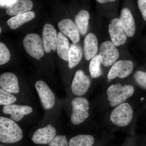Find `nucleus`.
Masks as SVG:
<instances>
[{"label": "nucleus", "mask_w": 146, "mask_h": 146, "mask_svg": "<svg viewBox=\"0 0 146 146\" xmlns=\"http://www.w3.org/2000/svg\"><path fill=\"white\" fill-rule=\"evenodd\" d=\"M23 137V131L14 121L0 117V141L4 143H14Z\"/></svg>", "instance_id": "f257e3e1"}, {"label": "nucleus", "mask_w": 146, "mask_h": 146, "mask_svg": "<svg viewBox=\"0 0 146 146\" xmlns=\"http://www.w3.org/2000/svg\"><path fill=\"white\" fill-rule=\"evenodd\" d=\"M134 91V88L131 85L123 86L118 83L110 86L106 92L110 106L114 107L123 103L131 97Z\"/></svg>", "instance_id": "f03ea898"}, {"label": "nucleus", "mask_w": 146, "mask_h": 146, "mask_svg": "<svg viewBox=\"0 0 146 146\" xmlns=\"http://www.w3.org/2000/svg\"><path fill=\"white\" fill-rule=\"evenodd\" d=\"M24 48L30 56L39 60L44 55L43 41L39 35L30 33L25 36L23 41Z\"/></svg>", "instance_id": "7ed1b4c3"}, {"label": "nucleus", "mask_w": 146, "mask_h": 146, "mask_svg": "<svg viewBox=\"0 0 146 146\" xmlns=\"http://www.w3.org/2000/svg\"><path fill=\"white\" fill-rule=\"evenodd\" d=\"M133 116V110L127 103H123L112 110L110 116L112 122L119 127H125L131 122Z\"/></svg>", "instance_id": "20e7f679"}, {"label": "nucleus", "mask_w": 146, "mask_h": 146, "mask_svg": "<svg viewBox=\"0 0 146 146\" xmlns=\"http://www.w3.org/2000/svg\"><path fill=\"white\" fill-rule=\"evenodd\" d=\"M71 104L72 113L71 119L73 124H79L89 117V103L86 99L75 98L72 100Z\"/></svg>", "instance_id": "39448f33"}, {"label": "nucleus", "mask_w": 146, "mask_h": 146, "mask_svg": "<svg viewBox=\"0 0 146 146\" xmlns=\"http://www.w3.org/2000/svg\"><path fill=\"white\" fill-rule=\"evenodd\" d=\"M99 55L102 64L105 67L113 65L119 57V52L116 46L109 41L101 44Z\"/></svg>", "instance_id": "423d86ee"}, {"label": "nucleus", "mask_w": 146, "mask_h": 146, "mask_svg": "<svg viewBox=\"0 0 146 146\" xmlns=\"http://www.w3.org/2000/svg\"><path fill=\"white\" fill-rule=\"evenodd\" d=\"M133 68V63L131 60H119L115 62L110 68L108 75V78L110 80L117 77L125 78L132 73Z\"/></svg>", "instance_id": "0eeeda50"}, {"label": "nucleus", "mask_w": 146, "mask_h": 146, "mask_svg": "<svg viewBox=\"0 0 146 146\" xmlns=\"http://www.w3.org/2000/svg\"><path fill=\"white\" fill-rule=\"evenodd\" d=\"M35 87L43 108L46 110L52 108L54 105L55 98L47 84L42 80H39L35 83Z\"/></svg>", "instance_id": "6e6552de"}, {"label": "nucleus", "mask_w": 146, "mask_h": 146, "mask_svg": "<svg viewBox=\"0 0 146 146\" xmlns=\"http://www.w3.org/2000/svg\"><path fill=\"white\" fill-rule=\"evenodd\" d=\"M91 79L82 70L76 72L71 85L73 94L78 96H83L87 92L91 85Z\"/></svg>", "instance_id": "1a4fd4ad"}, {"label": "nucleus", "mask_w": 146, "mask_h": 146, "mask_svg": "<svg viewBox=\"0 0 146 146\" xmlns=\"http://www.w3.org/2000/svg\"><path fill=\"white\" fill-rule=\"evenodd\" d=\"M108 31L111 42L116 46L125 44L127 36L124 31L120 19H112L108 26Z\"/></svg>", "instance_id": "9d476101"}, {"label": "nucleus", "mask_w": 146, "mask_h": 146, "mask_svg": "<svg viewBox=\"0 0 146 146\" xmlns=\"http://www.w3.org/2000/svg\"><path fill=\"white\" fill-rule=\"evenodd\" d=\"M42 41L45 51L47 53L52 50L55 52L58 41V35L52 25L46 24L43 28Z\"/></svg>", "instance_id": "9b49d317"}, {"label": "nucleus", "mask_w": 146, "mask_h": 146, "mask_svg": "<svg viewBox=\"0 0 146 146\" xmlns=\"http://www.w3.org/2000/svg\"><path fill=\"white\" fill-rule=\"evenodd\" d=\"M60 32L68 36L73 44H77L80 40V32L75 23L70 19H64L58 24Z\"/></svg>", "instance_id": "f8f14e48"}, {"label": "nucleus", "mask_w": 146, "mask_h": 146, "mask_svg": "<svg viewBox=\"0 0 146 146\" xmlns=\"http://www.w3.org/2000/svg\"><path fill=\"white\" fill-rule=\"evenodd\" d=\"M56 130L51 124L38 129L34 132L32 140L36 144H49L55 137Z\"/></svg>", "instance_id": "ddd939ff"}, {"label": "nucleus", "mask_w": 146, "mask_h": 146, "mask_svg": "<svg viewBox=\"0 0 146 146\" xmlns=\"http://www.w3.org/2000/svg\"><path fill=\"white\" fill-rule=\"evenodd\" d=\"M33 112L30 106L10 104L4 106L3 112L7 115H10V119L14 121H19L25 115H29Z\"/></svg>", "instance_id": "4468645a"}, {"label": "nucleus", "mask_w": 146, "mask_h": 146, "mask_svg": "<svg viewBox=\"0 0 146 146\" xmlns=\"http://www.w3.org/2000/svg\"><path fill=\"white\" fill-rule=\"evenodd\" d=\"M1 89L12 94H17L19 92L18 78L14 74L5 72L0 76Z\"/></svg>", "instance_id": "2eb2a0df"}, {"label": "nucleus", "mask_w": 146, "mask_h": 146, "mask_svg": "<svg viewBox=\"0 0 146 146\" xmlns=\"http://www.w3.org/2000/svg\"><path fill=\"white\" fill-rule=\"evenodd\" d=\"M120 20L125 34L129 37H133L136 31V25L133 15L129 9H122Z\"/></svg>", "instance_id": "dca6fc26"}, {"label": "nucleus", "mask_w": 146, "mask_h": 146, "mask_svg": "<svg viewBox=\"0 0 146 146\" xmlns=\"http://www.w3.org/2000/svg\"><path fill=\"white\" fill-rule=\"evenodd\" d=\"M98 50V40L96 36L92 33L86 35L84 43V54L85 59L91 60L96 55Z\"/></svg>", "instance_id": "f3484780"}, {"label": "nucleus", "mask_w": 146, "mask_h": 146, "mask_svg": "<svg viewBox=\"0 0 146 146\" xmlns=\"http://www.w3.org/2000/svg\"><path fill=\"white\" fill-rule=\"evenodd\" d=\"M33 4L31 0H17L6 7V13L9 16H16L30 11Z\"/></svg>", "instance_id": "a211bd4d"}, {"label": "nucleus", "mask_w": 146, "mask_h": 146, "mask_svg": "<svg viewBox=\"0 0 146 146\" xmlns=\"http://www.w3.org/2000/svg\"><path fill=\"white\" fill-rule=\"evenodd\" d=\"M35 15L33 11L18 14L11 17L7 22V25L11 29H16L27 22L31 21L35 18Z\"/></svg>", "instance_id": "6ab92c4d"}, {"label": "nucleus", "mask_w": 146, "mask_h": 146, "mask_svg": "<svg viewBox=\"0 0 146 146\" xmlns=\"http://www.w3.org/2000/svg\"><path fill=\"white\" fill-rule=\"evenodd\" d=\"M70 47L68 38L60 32L58 33L56 50L58 55L62 60L68 61Z\"/></svg>", "instance_id": "aec40b11"}, {"label": "nucleus", "mask_w": 146, "mask_h": 146, "mask_svg": "<svg viewBox=\"0 0 146 146\" xmlns=\"http://www.w3.org/2000/svg\"><path fill=\"white\" fill-rule=\"evenodd\" d=\"M83 52L81 46L77 44H72L68 55V67L70 69L75 67L81 61Z\"/></svg>", "instance_id": "412c9836"}, {"label": "nucleus", "mask_w": 146, "mask_h": 146, "mask_svg": "<svg viewBox=\"0 0 146 146\" xmlns=\"http://www.w3.org/2000/svg\"><path fill=\"white\" fill-rule=\"evenodd\" d=\"M90 14L88 11L81 10L76 15L75 22L80 33L82 36H84L88 31Z\"/></svg>", "instance_id": "4be33fe9"}, {"label": "nucleus", "mask_w": 146, "mask_h": 146, "mask_svg": "<svg viewBox=\"0 0 146 146\" xmlns=\"http://www.w3.org/2000/svg\"><path fill=\"white\" fill-rule=\"evenodd\" d=\"M94 139L91 135H78L71 138L69 141V146H92Z\"/></svg>", "instance_id": "5701e85b"}, {"label": "nucleus", "mask_w": 146, "mask_h": 146, "mask_svg": "<svg viewBox=\"0 0 146 146\" xmlns=\"http://www.w3.org/2000/svg\"><path fill=\"white\" fill-rule=\"evenodd\" d=\"M101 64V61L99 54L95 56L91 59L89 63V71L92 78H98L102 75V72Z\"/></svg>", "instance_id": "b1692460"}, {"label": "nucleus", "mask_w": 146, "mask_h": 146, "mask_svg": "<svg viewBox=\"0 0 146 146\" xmlns=\"http://www.w3.org/2000/svg\"><path fill=\"white\" fill-rule=\"evenodd\" d=\"M17 99L15 96L11 93L0 89V105H8L14 103Z\"/></svg>", "instance_id": "393cba45"}, {"label": "nucleus", "mask_w": 146, "mask_h": 146, "mask_svg": "<svg viewBox=\"0 0 146 146\" xmlns=\"http://www.w3.org/2000/svg\"><path fill=\"white\" fill-rule=\"evenodd\" d=\"M11 57L10 53L5 44L0 43V65H3L8 62Z\"/></svg>", "instance_id": "a878e982"}, {"label": "nucleus", "mask_w": 146, "mask_h": 146, "mask_svg": "<svg viewBox=\"0 0 146 146\" xmlns=\"http://www.w3.org/2000/svg\"><path fill=\"white\" fill-rule=\"evenodd\" d=\"M134 79L136 83L142 89L146 90V72L136 71L134 74Z\"/></svg>", "instance_id": "bb28decb"}, {"label": "nucleus", "mask_w": 146, "mask_h": 146, "mask_svg": "<svg viewBox=\"0 0 146 146\" xmlns=\"http://www.w3.org/2000/svg\"><path fill=\"white\" fill-rule=\"evenodd\" d=\"M49 146H69L68 139L65 136L57 135L48 144Z\"/></svg>", "instance_id": "cd10ccee"}, {"label": "nucleus", "mask_w": 146, "mask_h": 146, "mask_svg": "<svg viewBox=\"0 0 146 146\" xmlns=\"http://www.w3.org/2000/svg\"><path fill=\"white\" fill-rule=\"evenodd\" d=\"M137 3L143 18L146 21V0H137Z\"/></svg>", "instance_id": "c85d7f7f"}, {"label": "nucleus", "mask_w": 146, "mask_h": 146, "mask_svg": "<svg viewBox=\"0 0 146 146\" xmlns=\"http://www.w3.org/2000/svg\"><path fill=\"white\" fill-rule=\"evenodd\" d=\"M17 0H0V5L1 7H6L12 4Z\"/></svg>", "instance_id": "c756f323"}, {"label": "nucleus", "mask_w": 146, "mask_h": 146, "mask_svg": "<svg viewBox=\"0 0 146 146\" xmlns=\"http://www.w3.org/2000/svg\"><path fill=\"white\" fill-rule=\"evenodd\" d=\"M96 1L100 3L103 4L108 2H113L115 1L116 0H96Z\"/></svg>", "instance_id": "7c9ffc66"}, {"label": "nucleus", "mask_w": 146, "mask_h": 146, "mask_svg": "<svg viewBox=\"0 0 146 146\" xmlns=\"http://www.w3.org/2000/svg\"><path fill=\"white\" fill-rule=\"evenodd\" d=\"M1 33V28H0V33Z\"/></svg>", "instance_id": "2f4dec72"}, {"label": "nucleus", "mask_w": 146, "mask_h": 146, "mask_svg": "<svg viewBox=\"0 0 146 146\" xmlns=\"http://www.w3.org/2000/svg\"><path fill=\"white\" fill-rule=\"evenodd\" d=\"M4 146L1 145V146Z\"/></svg>", "instance_id": "473e14b6"}]
</instances>
